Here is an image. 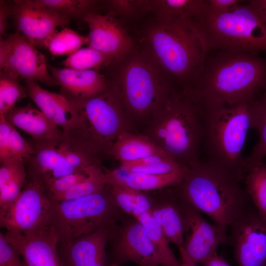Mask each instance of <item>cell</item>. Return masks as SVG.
I'll list each match as a JSON object with an SVG mask.
<instances>
[{
    "label": "cell",
    "instance_id": "obj_27",
    "mask_svg": "<svg viewBox=\"0 0 266 266\" xmlns=\"http://www.w3.org/2000/svg\"><path fill=\"white\" fill-rule=\"evenodd\" d=\"M118 206L126 214L137 218L150 212L152 199L148 192L136 190L115 180L106 182Z\"/></svg>",
    "mask_w": 266,
    "mask_h": 266
},
{
    "label": "cell",
    "instance_id": "obj_29",
    "mask_svg": "<svg viewBox=\"0 0 266 266\" xmlns=\"http://www.w3.org/2000/svg\"><path fill=\"white\" fill-rule=\"evenodd\" d=\"M136 219L143 227L153 244L159 257L161 266H179L180 262L170 248V242L151 213L146 212Z\"/></svg>",
    "mask_w": 266,
    "mask_h": 266
},
{
    "label": "cell",
    "instance_id": "obj_21",
    "mask_svg": "<svg viewBox=\"0 0 266 266\" xmlns=\"http://www.w3.org/2000/svg\"><path fill=\"white\" fill-rule=\"evenodd\" d=\"M151 194L152 202L150 212L155 218L170 242L183 246L186 222L179 198L173 187L157 190Z\"/></svg>",
    "mask_w": 266,
    "mask_h": 266
},
{
    "label": "cell",
    "instance_id": "obj_18",
    "mask_svg": "<svg viewBox=\"0 0 266 266\" xmlns=\"http://www.w3.org/2000/svg\"><path fill=\"white\" fill-rule=\"evenodd\" d=\"M110 225L59 243L61 266H104Z\"/></svg>",
    "mask_w": 266,
    "mask_h": 266
},
{
    "label": "cell",
    "instance_id": "obj_34",
    "mask_svg": "<svg viewBox=\"0 0 266 266\" xmlns=\"http://www.w3.org/2000/svg\"><path fill=\"white\" fill-rule=\"evenodd\" d=\"M106 186L104 169L101 165H95L87 178L57 196L53 200L62 201L80 198L98 192Z\"/></svg>",
    "mask_w": 266,
    "mask_h": 266
},
{
    "label": "cell",
    "instance_id": "obj_35",
    "mask_svg": "<svg viewBox=\"0 0 266 266\" xmlns=\"http://www.w3.org/2000/svg\"><path fill=\"white\" fill-rule=\"evenodd\" d=\"M35 6L51 9L70 18H84L92 12L96 1L91 0H31Z\"/></svg>",
    "mask_w": 266,
    "mask_h": 266
},
{
    "label": "cell",
    "instance_id": "obj_25",
    "mask_svg": "<svg viewBox=\"0 0 266 266\" xmlns=\"http://www.w3.org/2000/svg\"><path fill=\"white\" fill-rule=\"evenodd\" d=\"M162 154L166 153L147 136L143 134L133 133L130 131L120 134L105 153L120 164Z\"/></svg>",
    "mask_w": 266,
    "mask_h": 266
},
{
    "label": "cell",
    "instance_id": "obj_14",
    "mask_svg": "<svg viewBox=\"0 0 266 266\" xmlns=\"http://www.w3.org/2000/svg\"><path fill=\"white\" fill-rule=\"evenodd\" d=\"M227 243L238 266H266V221L254 207L230 227Z\"/></svg>",
    "mask_w": 266,
    "mask_h": 266
},
{
    "label": "cell",
    "instance_id": "obj_22",
    "mask_svg": "<svg viewBox=\"0 0 266 266\" xmlns=\"http://www.w3.org/2000/svg\"><path fill=\"white\" fill-rule=\"evenodd\" d=\"M56 85L61 86L66 96L82 100L95 97L104 91L108 84L97 69L75 70L48 65Z\"/></svg>",
    "mask_w": 266,
    "mask_h": 266
},
{
    "label": "cell",
    "instance_id": "obj_17",
    "mask_svg": "<svg viewBox=\"0 0 266 266\" xmlns=\"http://www.w3.org/2000/svg\"><path fill=\"white\" fill-rule=\"evenodd\" d=\"M83 20L89 29L87 36L89 46L113 61H120L130 53L132 40L112 13L103 15L92 11L87 13Z\"/></svg>",
    "mask_w": 266,
    "mask_h": 266
},
{
    "label": "cell",
    "instance_id": "obj_9",
    "mask_svg": "<svg viewBox=\"0 0 266 266\" xmlns=\"http://www.w3.org/2000/svg\"><path fill=\"white\" fill-rule=\"evenodd\" d=\"M128 214L116 203L108 186L94 194L69 200L53 201L48 229L59 243L122 220Z\"/></svg>",
    "mask_w": 266,
    "mask_h": 266
},
{
    "label": "cell",
    "instance_id": "obj_5",
    "mask_svg": "<svg viewBox=\"0 0 266 266\" xmlns=\"http://www.w3.org/2000/svg\"><path fill=\"white\" fill-rule=\"evenodd\" d=\"M151 59L175 79L191 87L203 69L207 51L194 21L158 22L147 31Z\"/></svg>",
    "mask_w": 266,
    "mask_h": 266
},
{
    "label": "cell",
    "instance_id": "obj_3",
    "mask_svg": "<svg viewBox=\"0 0 266 266\" xmlns=\"http://www.w3.org/2000/svg\"><path fill=\"white\" fill-rule=\"evenodd\" d=\"M239 180L200 161L187 167L177 196L227 230L255 207Z\"/></svg>",
    "mask_w": 266,
    "mask_h": 266
},
{
    "label": "cell",
    "instance_id": "obj_46",
    "mask_svg": "<svg viewBox=\"0 0 266 266\" xmlns=\"http://www.w3.org/2000/svg\"><path fill=\"white\" fill-rule=\"evenodd\" d=\"M203 266H230L225 259L215 253L203 264Z\"/></svg>",
    "mask_w": 266,
    "mask_h": 266
},
{
    "label": "cell",
    "instance_id": "obj_37",
    "mask_svg": "<svg viewBox=\"0 0 266 266\" xmlns=\"http://www.w3.org/2000/svg\"><path fill=\"white\" fill-rule=\"evenodd\" d=\"M27 176L24 161L18 167L4 188L0 190V212L7 208L18 197L27 182Z\"/></svg>",
    "mask_w": 266,
    "mask_h": 266
},
{
    "label": "cell",
    "instance_id": "obj_40",
    "mask_svg": "<svg viewBox=\"0 0 266 266\" xmlns=\"http://www.w3.org/2000/svg\"><path fill=\"white\" fill-rule=\"evenodd\" d=\"M8 150L10 158H20L24 160L30 158L34 153L31 143L25 140L14 127L10 133Z\"/></svg>",
    "mask_w": 266,
    "mask_h": 266
},
{
    "label": "cell",
    "instance_id": "obj_1",
    "mask_svg": "<svg viewBox=\"0 0 266 266\" xmlns=\"http://www.w3.org/2000/svg\"><path fill=\"white\" fill-rule=\"evenodd\" d=\"M184 89L203 106L256 100L266 90V58L221 50L208 51L198 80Z\"/></svg>",
    "mask_w": 266,
    "mask_h": 266
},
{
    "label": "cell",
    "instance_id": "obj_42",
    "mask_svg": "<svg viewBox=\"0 0 266 266\" xmlns=\"http://www.w3.org/2000/svg\"><path fill=\"white\" fill-rule=\"evenodd\" d=\"M13 126L0 114V162L11 158L8 150L10 133Z\"/></svg>",
    "mask_w": 266,
    "mask_h": 266
},
{
    "label": "cell",
    "instance_id": "obj_2",
    "mask_svg": "<svg viewBox=\"0 0 266 266\" xmlns=\"http://www.w3.org/2000/svg\"><path fill=\"white\" fill-rule=\"evenodd\" d=\"M203 109L187 91L173 89L146 124L143 133L181 165L200 162Z\"/></svg>",
    "mask_w": 266,
    "mask_h": 266
},
{
    "label": "cell",
    "instance_id": "obj_24",
    "mask_svg": "<svg viewBox=\"0 0 266 266\" xmlns=\"http://www.w3.org/2000/svg\"><path fill=\"white\" fill-rule=\"evenodd\" d=\"M187 168L164 174L126 172L120 168L104 171L106 182L115 180L136 190L150 192L176 186L183 180Z\"/></svg>",
    "mask_w": 266,
    "mask_h": 266
},
{
    "label": "cell",
    "instance_id": "obj_32",
    "mask_svg": "<svg viewBox=\"0 0 266 266\" xmlns=\"http://www.w3.org/2000/svg\"><path fill=\"white\" fill-rule=\"evenodd\" d=\"M89 44L88 38L66 27L51 36L46 41L45 47L54 56L70 55Z\"/></svg>",
    "mask_w": 266,
    "mask_h": 266
},
{
    "label": "cell",
    "instance_id": "obj_45",
    "mask_svg": "<svg viewBox=\"0 0 266 266\" xmlns=\"http://www.w3.org/2000/svg\"><path fill=\"white\" fill-rule=\"evenodd\" d=\"M11 10L6 5L0 4V34L2 36L5 34L8 27L7 19Z\"/></svg>",
    "mask_w": 266,
    "mask_h": 266
},
{
    "label": "cell",
    "instance_id": "obj_8",
    "mask_svg": "<svg viewBox=\"0 0 266 266\" xmlns=\"http://www.w3.org/2000/svg\"><path fill=\"white\" fill-rule=\"evenodd\" d=\"M68 99L81 117L76 149L100 156L105 154L120 134L132 129L115 84L86 100Z\"/></svg>",
    "mask_w": 266,
    "mask_h": 266
},
{
    "label": "cell",
    "instance_id": "obj_41",
    "mask_svg": "<svg viewBox=\"0 0 266 266\" xmlns=\"http://www.w3.org/2000/svg\"><path fill=\"white\" fill-rule=\"evenodd\" d=\"M0 266H27L18 251L0 233Z\"/></svg>",
    "mask_w": 266,
    "mask_h": 266
},
{
    "label": "cell",
    "instance_id": "obj_13",
    "mask_svg": "<svg viewBox=\"0 0 266 266\" xmlns=\"http://www.w3.org/2000/svg\"><path fill=\"white\" fill-rule=\"evenodd\" d=\"M179 198L186 225L184 243L179 248L180 256L196 264H203L216 253L220 245L227 244V230L208 222L199 210Z\"/></svg>",
    "mask_w": 266,
    "mask_h": 266
},
{
    "label": "cell",
    "instance_id": "obj_10",
    "mask_svg": "<svg viewBox=\"0 0 266 266\" xmlns=\"http://www.w3.org/2000/svg\"><path fill=\"white\" fill-rule=\"evenodd\" d=\"M53 203L44 187L29 179L15 201L0 212V226L23 234L47 229Z\"/></svg>",
    "mask_w": 266,
    "mask_h": 266
},
{
    "label": "cell",
    "instance_id": "obj_33",
    "mask_svg": "<svg viewBox=\"0 0 266 266\" xmlns=\"http://www.w3.org/2000/svg\"><path fill=\"white\" fill-rule=\"evenodd\" d=\"M113 61L108 55L90 46L81 48L68 56L62 64L65 67L79 70L96 69Z\"/></svg>",
    "mask_w": 266,
    "mask_h": 266
},
{
    "label": "cell",
    "instance_id": "obj_11",
    "mask_svg": "<svg viewBox=\"0 0 266 266\" xmlns=\"http://www.w3.org/2000/svg\"><path fill=\"white\" fill-rule=\"evenodd\" d=\"M0 76L15 80L21 78L56 85L44 55L18 32L0 40Z\"/></svg>",
    "mask_w": 266,
    "mask_h": 266
},
{
    "label": "cell",
    "instance_id": "obj_6",
    "mask_svg": "<svg viewBox=\"0 0 266 266\" xmlns=\"http://www.w3.org/2000/svg\"><path fill=\"white\" fill-rule=\"evenodd\" d=\"M194 22L207 52L266 54V28L248 0L222 13H211L206 5Z\"/></svg>",
    "mask_w": 266,
    "mask_h": 266
},
{
    "label": "cell",
    "instance_id": "obj_26",
    "mask_svg": "<svg viewBox=\"0 0 266 266\" xmlns=\"http://www.w3.org/2000/svg\"><path fill=\"white\" fill-rule=\"evenodd\" d=\"M206 5V0H151V11L157 21H194Z\"/></svg>",
    "mask_w": 266,
    "mask_h": 266
},
{
    "label": "cell",
    "instance_id": "obj_47",
    "mask_svg": "<svg viewBox=\"0 0 266 266\" xmlns=\"http://www.w3.org/2000/svg\"><path fill=\"white\" fill-rule=\"evenodd\" d=\"M181 259L179 266H197L196 264L190 261L183 256H181Z\"/></svg>",
    "mask_w": 266,
    "mask_h": 266
},
{
    "label": "cell",
    "instance_id": "obj_7",
    "mask_svg": "<svg viewBox=\"0 0 266 266\" xmlns=\"http://www.w3.org/2000/svg\"><path fill=\"white\" fill-rule=\"evenodd\" d=\"M164 72L150 57L142 56L131 58L122 66L115 84L132 128L146 125L173 89Z\"/></svg>",
    "mask_w": 266,
    "mask_h": 266
},
{
    "label": "cell",
    "instance_id": "obj_43",
    "mask_svg": "<svg viewBox=\"0 0 266 266\" xmlns=\"http://www.w3.org/2000/svg\"><path fill=\"white\" fill-rule=\"evenodd\" d=\"M242 0H206V9L212 13H222L230 11L235 6L244 3Z\"/></svg>",
    "mask_w": 266,
    "mask_h": 266
},
{
    "label": "cell",
    "instance_id": "obj_44",
    "mask_svg": "<svg viewBox=\"0 0 266 266\" xmlns=\"http://www.w3.org/2000/svg\"><path fill=\"white\" fill-rule=\"evenodd\" d=\"M248 1L266 28V0H250Z\"/></svg>",
    "mask_w": 266,
    "mask_h": 266
},
{
    "label": "cell",
    "instance_id": "obj_38",
    "mask_svg": "<svg viewBox=\"0 0 266 266\" xmlns=\"http://www.w3.org/2000/svg\"><path fill=\"white\" fill-rule=\"evenodd\" d=\"M94 166L71 173L52 181L46 187L52 199L66 192L87 178Z\"/></svg>",
    "mask_w": 266,
    "mask_h": 266
},
{
    "label": "cell",
    "instance_id": "obj_23",
    "mask_svg": "<svg viewBox=\"0 0 266 266\" xmlns=\"http://www.w3.org/2000/svg\"><path fill=\"white\" fill-rule=\"evenodd\" d=\"M3 115L13 127L29 134L33 139L66 142L62 130L40 110L32 105L14 107Z\"/></svg>",
    "mask_w": 266,
    "mask_h": 266
},
{
    "label": "cell",
    "instance_id": "obj_28",
    "mask_svg": "<svg viewBox=\"0 0 266 266\" xmlns=\"http://www.w3.org/2000/svg\"><path fill=\"white\" fill-rule=\"evenodd\" d=\"M245 161V190L261 217L266 221V163Z\"/></svg>",
    "mask_w": 266,
    "mask_h": 266
},
{
    "label": "cell",
    "instance_id": "obj_16",
    "mask_svg": "<svg viewBox=\"0 0 266 266\" xmlns=\"http://www.w3.org/2000/svg\"><path fill=\"white\" fill-rule=\"evenodd\" d=\"M18 33L35 47H45L47 40L69 22L66 15L34 5L31 0H16L11 10Z\"/></svg>",
    "mask_w": 266,
    "mask_h": 266
},
{
    "label": "cell",
    "instance_id": "obj_19",
    "mask_svg": "<svg viewBox=\"0 0 266 266\" xmlns=\"http://www.w3.org/2000/svg\"><path fill=\"white\" fill-rule=\"evenodd\" d=\"M4 234L27 266H61L58 253L59 241L49 229L26 234L9 231Z\"/></svg>",
    "mask_w": 266,
    "mask_h": 266
},
{
    "label": "cell",
    "instance_id": "obj_36",
    "mask_svg": "<svg viewBox=\"0 0 266 266\" xmlns=\"http://www.w3.org/2000/svg\"><path fill=\"white\" fill-rule=\"evenodd\" d=\"M28 96L27 88L18 81L0 76V114H5L14 107L20 100Z\"/></svg>",
    "mask_w": 266,
    "mask_h": 266
},
{
    "label": "cell",
    "instance_id": "obj_20",
    "mask_svg": "<svg viewBox=\"0 0 266 266\" xmlns=\"http://www.w3.org/2000/svg\"><path fill=\"white\" fill-rule=\"evenodd\" d=\"M34 154L25 160L30 180L46 187L54 180L77 171L58 150L56 140H37L31 143Z\"/></svg>",
    "mask_w": 266,
    "mask_h": 266
},
{
    "label": "cell",
    "instance_id": "obj_31",
    "mask_svg": "<svg viewBox=\"0 0 266 266\" xmlns=\"http://www.w3.org/2000/svg\"><path fill=\"white\" fill-rule=\"evenodd\" d=\"M251 128L257 130L259 140L251 154L245 158V161L253 162L264 160L266 157V90L254 101Z\"/></svg>",
    "mask_w": 266,
    "mask_h": 266
},
{
    "label": "cell",
    "instance_id": "obj_30",
    "mask_svg": "<svg viewBox=\"0 0 266 266\" xmlns=\"http://www.w3.org/2000/svg\"><path fill=\"white\" fill-rule=\"evenodd\" d=\"M185 167L166 154L148 156L140 160L120 164V169L126 172L164 174Z\"/></svg>",
    "mask_w": 266,
    "mask_h": 266
},
{
    "label": "cell",
    "instance_id": "obj_4",
    "mask_svg": "<svg viewBox=\"0 0 266 266\" xmlns=\"http://www.w3.org/2000/svg\"><path fill=\"white\" fill-rule=\"evenodd\" d=\"M255 100L233 104L202 106L204 131L201 147L205 155L204 162L241 181L245 175L242 149L251 128Z\"/></svg>",
    "mask_w": 266,
    "mask_h": 266
},
{
    "label": "cell",
    "instance_id": "obj_12",
    "mask_svg": "<svg viewBox=\"0 0 266 266\" xmlns=\"http://www.w3.org/2000/svg\"><path fill=\"white\" fill-rule=\"evenodd\" d=\"M108 243L113 261L133 262L139 266H160L159 257L143 227L134 217L126 215L110 226Z\"/></svg>",
    "mask_w": 266,
    "mask_h": 266
},
{
    "label": "cell",
    "instance_id": "obj_15",
    "mask_svg": "<svg viewBox=\"0 0 266 266\" xmlns=\"http://www.w3.org/2000/svg\"><path fill=\"white\" fill-rule=\"evenodd\" d=\"M28 96L53 123L63 132L66 142L75 146L81 130V117L72 102L65 95L52 92L36 82L26 81Z\"/></svg>",
    "mask_w": 266,
    "mask_h": 266
},
{
    "label": "cell",
    "instance_id": "obj_39",
    "mask_svg": "<svg viewBox=\"0 0 266 266\" xmlns=\"http://www.w3.org/2000/svg\"><path fill=\"white\" fill-rule=\"evenodd\" d=\"M151 0H113L108 1L113 13L125 17L151 11Z\"/></svg>",
    "mask_w": 266,
    "mask_h": 266
}]
</instances>
